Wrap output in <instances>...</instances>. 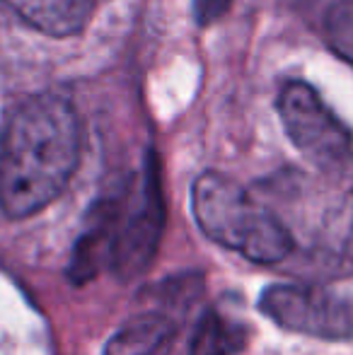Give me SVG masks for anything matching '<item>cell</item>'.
I'll return each mask as SVG.
<instances>
[{
    "label": "cell",
    "mask_w": 353,
    "mask_h": 355,
    "mask_svg": "<svg viewBox=\"0 0 353 355\" xmlns=\"http://www.w3.org/2000/svg\"><path fill=\"white\" fill-rule=\"evenodd\" d=\"M177 331V322L167 314H138L109 338L102 355H170Z\"/></svg>",
    "instance_id": "7"
},
{
    "label": "cell",
    "mask_w": 353,
    "mask_h": 355,
    "mask_svg": "<svg viewBox=\"0 0 353 355\" xmlns=\"http://www.w3.org/2000/svg\"><path fill=\"white\" fill-rule=\"evenodd\" d=\"M27 27L53 39L78 37L94 15V0H3Z\"/></svg>",
    "instance_id": "6"
},
{
    "label": "cell",
    "mask_w": 353,
    "mask_h": 355,
    "mask_svg": "<svg viewBox=\"0 0 353 355\" xmlns=\"http://www.w3.org/2000/svg\"><path fill=\"white\" fill-rule=\"evenodd\" d=\"M191 213L211 242L255 263H278L295 247L286 225L257 203L242 184L221 172H203L193 179Z\"/></svg>",
    "instance_id": "2"
},
{
    "label": "cell",
    "mask_w": 353,
    "mask_h": 355,
    "mask_svg": "<svg viewBox=\"0 0 353 355\" xmlns=\"http://www.w3.org/2000/svg\"><path fill=\"white\" fill-rule=\"evenodd\" d=\"M107 215V263L121 281H133L150 268L165 227L160 169L150 155L141 177V187L119 201L102 203Z\"/></svg>",
    "instance_id": "3"
},
{
    "label": "cell",
    "mask_w": 353,
    "mask_h": 355,
    "mask_svg": "<svg viewBox=\"0 0 353 355\" xmlns=\"http://www.w3.org/2000/svg\"><path fill=\"white\" fill-rule=\"evenodd\" d=\"M325 32L332 51L353 66V0H334L327 8Z\"/></svg>",
    "instance_id": "9"
},
{
    "label": "cell",
    "mask_w": 353,
    "mask_h": 355,
    "mask_svg": "<svg viewBox=\"0 0 353 355\" xmlns=\"http://www.w3.org/2000/svg\"><path fill=\"white\" fill-rule=\"evenodd\" d=\"M259 309L281 329L322 341L353 338V300L312 283L268 285Z\"/></svg>",
    "instance_id": "5"
},
{
    "label": "cell",
    "mask_w": 353,
    "mask_h": 355,
    "mask_svg": "<svg viewBox=\"0 0 353 355\" xmlns=\"http://www.w3.org/2000/svg\"><path fill=\"white\" fill-rule=\"evenodd\" d=\"M247 338L250 331L240 319L213 307L198 319L189 355H237L247 348Z\"/></svg>",
    "instance_id": "8"
},
{
    "label": "cell",
    "mask_w": 353,
    "mask_h": 355,
    "mask_svg": "<svg viewBox=\"0 0 353 355\" xmlns=\"http://www.w3.org/2000/svg\"><path fill=\"white\" fill-rule=\"evenodd\" d=\"M276 109L288 141L307 162L320 169H334L349 159L351 131L305 80H288L278 89Z\"/></svg>",
    "instance_id": "4"
},
{
    "label": "cell",
    "mask_w": 353,
    "mask_h": 355,
    "mask_svg": "<svg viewBox=\"0 0 353 355\" xmlns=\"http://www.w3.org/2000/svg\"><path fill=\"white\" fill-rule=\"evenodd\" d=\"M232 0H193L191 12H193V22L198 27H208V24L218 22L223 15L230 10Z\"/></svg>",
    "instance_id": "10"
},
{
    "label": "cell",
    "mask_w": 353,
    "mask_h": 355,
    "mask_svg": "<svg viewBox=\"0 0 353 355\" xmlns=\"http://www.w3.org/2000/svg\"><path fill=\"white\" fill-rule=\"evenodd\" d=\"M80 119L63 94L19 104L0 141V208L10 220L32 218L71 184L80 162Z\"/></svg>",
    "instance_id": "1"
}]
</instances>
